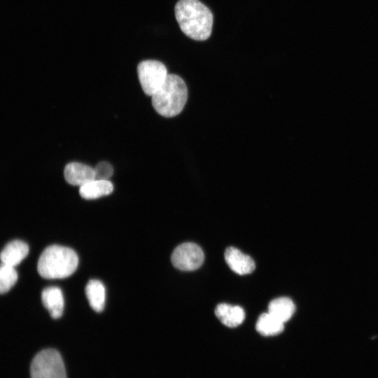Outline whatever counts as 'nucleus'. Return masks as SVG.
<instances>
[{
    "mask_svg": "<svg viewBox=\"0 0 378 378\" xmlns=\"http://www.w3.org/2000/svg\"><path fill=\"white\" fill-rule=\"evenodd\" d=\"M174 11L180 29L187 36L196 41H205L211 36L213 14L201 1L179 0Z\"/></svg>",
    "mask_w": 378,
    "mask_h": 378,
    "instance_id": "f257e3e1",
    "label": "nucleus"
},
{
    "mask_svg": "<svg viewBox=\"0 0 378 378\" xmlns=\"http://www.w3.org/2000/svg\"><path fill=\"white\" fill-rule=\"evenodd\" d=\"M78 265V257L71 248L59 246H48L41 254L37 270L44 279H64L71 276Z\"/></svg>",
    "mask_w": 378,
    "mask_h": 378,
    "instance_id": "f03ea898",
    "label": "nucleus"
},
{
    "mask_svg": "<svg viewBox=\"0 0 378 378\" xmlns=\"http://www.w3.org/2000/svg\"><path fill=\"white\" fill-rule=\"evenodd\" d=\"M154 109L164 117H174L183 110L188 98L184 80L175 74H168L162 85L151 96Z\"/></svg>",
    "mask_w": 378,
    "mask_h": 378,
    "instance_id": "7ed1b4c3",
    "label": "nucleus"
},
{
    "mask_svg": "<svg viewBox=\"0 0 378 378\" xmlns=\"http://www.w3.org/2000/svg\"><path fill=\"white\" fill-rule=\"evenodd\" d=\"M30 375L31 378H66L60 354L53 349L39 351L31 363Z\"/></svg>",
    "mask_w": 378,
    "mask_h": 378,
    "instance_id": "20e7f679",
    "label": "nucleus"
},
{
    "mask_svg": "<svg viewBox=\"0 0 378 378\" xmlns=\"http://www.w3.org/2000/svg\"><path fill=\"white\" fill-rule=\"evenodd\" d=\"M137 74L143 91L149 96L162 85L168 75L164 64L153 59L141 62L137 66Z\"/></svg>",
    "mask_w": 378,
    "mask_h": 378,
    "instance_id": "39448f33",
    "label": "nucleus"
},
{
    "mask_svg": "<svg viewBox=\"0 0 378 378\" xmlns=\"http://www.w3.org/2000/svg\"><path fill=\"white\" fill-rule=\"evenodd\" d=\"M204 260L202 249L192 242L183 243L176 246L171 257L173 265L182 271H193L198 269Z\"/></svg>",
    "mask_w": 378,
    "mask_h": 378,
    "instance_id": "423d86ee",
    "label": "nucleus"
},
{
    "mask_svg": "<svg viewBox=\"0 0 378 378\" xmlns=\"http://www.w3.org/2000/svg\"><path fill=\"white\" fill-rule=\"evenodd\" d=\"M224 256L228 267L237 274H251L255 270V265L253 260L235 247L227 248Z\"/></svg>",
    "mask_w": 378,
    "mask_h": 378,
    "instance_id": "0eeeda50",
    "label": "nucleus"
},
{
    "mask_svg": "<svg viewBox=\"0 0 378 378\" xmlns=\"http://www.w3.org/2000/svg\"><path fill=\"white\" fill-rule=\"evenodd\" d=\"M64 176L69 184L80 187L95 180L94 168L80 162L67 164L64 170Z\"/></svg>",
    "mask_w": 378,
    "mask_h": 378,
    "instance_id": "6e6552de",
    "label": "nucleus"
},
{
    "mask_svg": "<svg viewBox=\"0 0 378 378\" xmlns=\"http://www.w3.org/2000/svg\"><path fill=\"white\" fill-rule=\"evenodd\" d=\"M29 253L28 245L20 240H13L8 243L0 253L2 264L15 267L24 260Z\"/></svg>",
    "mask_w": 378,
    "mask_h": 378,
    "instance_id": "1a4fd4ad",
    "label": "nucleus"
},
{
    "mask_svg": "<svg viewBox=\"0 0 378 378\" xmlns=\"http://www.w3.org/2000/svg\"><path fill=\"white\" fill-rule=\"evenodd\" d=\"M41 300L52 318L56 319L62 316L64 301L62 292L59 288L50 286L43 289L41 293Z\"/></svg>",
    "mask_w": 378,
    "mask_h": 378,
    "instance_id": "9d476101",
    "label": "nucleus"
},
{
    "mask_svg": "<svg viewBox=\"0 0 378 378\" xmlns=\"http://www.w3.org/2000/svg\"><path fill=\"white\" fill-rule=\"evenodd\" d=\"M215 314L223 325L229 328H235L239 326L245 318L244 311L241 307L225 303L216 306Z\"/></svg>",
    "mask_w": 378,
    "mask_h": 378,
    "instance_id": "9b49d317",
    "label": "nucleus"
},
{
    "mask_svg": "<svg viewBox=\"0 0 378 378\" xmlns=\"http://www.w3.org/2000/svg\"><path fill=\"white\" fill-rule=\"evenodd\" d=\"M85 294L91 308L101 312L104 308L106 290L104 284L97 279H91L85 287Z\"/></svg>",
    "mask_w": 378,
    "mask_h": 378,
    "instance_id": "f8f14e48",
    "label": "nucleus"
},
{
    "mask_svg": "<svg viewBox=\"0 0 378 378\" xmlns=\"http://www.w3.org/2000/svg\"><path fill=\"white\" fill-rule=\"evenodd\" d=\"M113 186L106 180H94L80 187V195L86 200H94L111 194Z\"/></svg>",
    "mask_w": 378,
    "mask_h": 378,
    "instance_id": "ddd939ff",
    "label": "nucleus"
},
{
    "mask_svg": "<svg viewBox=\"0 0 378 378\" xmlns=\"http://www.w3.org/2000/svg\"><path fill=\"white\" fill-rule=\"evenodd\" d=\"M295 311V304L286 297L276 298L268 305V312L284 323L292 317Z\"/></svg>",
    "mask_w": 378,
    "mask_h": 378,
    "instance_id": "4468645a",
    "label": "nucleus"
},
{
    "mask_svg": "<svg viewBox=\"0 0 378 378\" xmlns=\"http://www.w3.org/2000/svg\"><path fill=\"white\" fill-rule=\"evenodd\" d=\"M255 328L263 336H273L280 334L284 330V326L283 322L267 312L258 317Z\"/></svg>",
    "mask_w": 378,
    "mask_h": 378,
    "instance_id": "2eb2a0df",
    "label": "nucleus"
},
{
    "mask_svg": "<svg viewBox=\"0 0 378 378\" xmlns=\"http://www.w3.org/2000/svg\"><path fill=\"white\" fill-rule=\"evenodd\" d=\"M18 273L14 267L1 263L0 265V294L5 293L15 284Z\"/></svg>",
    "mask_w": 378,
    "mask_h": 378,
    "instance_id": "dca6fc26",
    "label": "nucleus"
},
{
    "mask_svg": "<svg viewBox=\"0 0 378 378\" xmlns=\"http://www.w3.org/2000/svg\"><path fill=\"white\" fill-rule=\"evenodd\" d=\"M95 180H106L111 177L113 173V167L107 162H101L94 168Z\"/></svg>",
    "mask_w": 378,
    "mask_h": 378,
    "instance_id": "f3484780",
    "label": "nucleus"
}]
</instances>
